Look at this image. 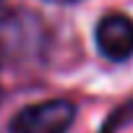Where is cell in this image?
I'll return each instance as SVG.
<instances>
[{
  "label": "cell",
  "instance_id": "obj_1",
  "mask_svg": "<svg viewBox=\"0 0 133 133\" xmlns=\"http://www.w3.org/2000/svg\"><path fill=\"white\" fill-rule=\"evenodd\" d=\"M78 117V104L68 97H55L21 107L11 123L8 133H68Z\"/></svg>",
  "mask_w": 133,
  "mask_h": 133
},
{
  "label": "cell",
  "instance_id": "obj_2",
  "mask_svg": "<svg viewBox=\"0 0 133 133\" xmlns=\"http://www.w3.org/2000/svg\"><path fill=\"white\" fill-rule=\"evenodd\" d=\"M97 52L110 63H128L133 57V18L123 11H107L94 26Z\"/></svg>",
  "mask_w": 133,
  "mask_h": 133
},
{
  "label": "cell",
  "instance_id": "obj_3",
  "mask_svg": "<svg viewBox=\"0 0 133 133\" xmlns=\"http://www.w3.org/2000/svg\"><path fill=\"white\" fill-rule=\"evenodd\" d=\"M128 125H133V97L125 99L123 104H117V107L104 117V123H102V128H99L97 133H120V130L128 128Z\"/></svg>",
  "mask_w": 133,
  "mask_h": 133
},
{
  "label": "cell",
  "instance_id": "obj_4",
  "mask_svg": "<svg viewBox=\"0 0 133 133\" xmlns=\"http://www.w3.org/2000/svg\"><path fill=\"white\" fill-rule=\"evenodd\" d=\"M47 3H55V5H73V3H81V0H47Z\"/></svg>",
  "mask_w": 133,
  "mask_h": 133
},
{
  "label": "cell",
  "instance_id": "obj_5",
  "mask_svg": "<svg viewBox=\"0 0 133 133\" xmlns=\"http://www.w3.org/2000/svg\"><path fill=\"white\" fill-rule=\"evenodd\" d=\"M5 11V0H0V13H3Z\"/></svg>",
  "mask_w": 133,
  "mask_h": 133
},
{
  "label": "cell",
  "instance_id": "obj_6",
  "mask_svg": "<svg viewBox=\"0 0 133 133\" xmlns=\"http://www.w3.org/2000/svg\"><path fill=\"white\" fill-rule=\"evenodd\" d=\"M0 97H3V89H0Z\"/></svg>",
  "mask_w": 133,
  "mask_h": 133
}]
</instances>
